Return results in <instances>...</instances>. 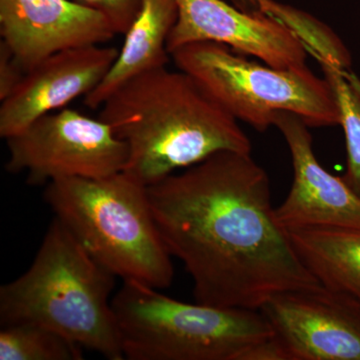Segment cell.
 <instances>
[{"mask_svg":"<svg viewBox=\"0 0 360 360\" xmlns=\"http://www.w3.org/2000/svg\"><path fill=\"white\" fill-rule=\"evenodd\" d=\"M156 225L184 264L196 302L259 310L272 296L321 285L277 221L266 172L224 150L148 186Z\"/></svg>","mask_w":360,"mask_h":360,"instance_id":"obj_1","label":"cell"},{"mask_svg":"<svg viewBox=\"0 0 360 360\" xmlns=\"http://www.w3.org/2000/svg\"><path fill=\"white\" fill-rule=\"evenodd\" d=\"M101 108L99 120L129 148L124 172L146 186L219 151L251 153L238 120L182 70L137 75Z\"/></svg>","mask_w":360,"mask_h":360,"instance_id":"obj_2","label":"cell"},{"mask_svg":"<svg viewBox=\"0 0 360 360\" xmlns=\"http://www.w3.org/2000/svg\"><path fill=\"white\" fill-rule=\"evenodd\" d=\"M116 277L54 217L30 269L0 288V323L39 324L110 360H123L111 305Z\"/></svg>","mask_w":360,"mask_h":360,"instance_id":"obj_3","label":"cell"},{"mask_svg":"<svg viewBox=\"0 0 360 360\" xmlns=\"http://www.w3.org/2000/svg\"><path fill=\"white\" fill-rule=\"evenodd\" d=\"M44 196L54 217L113 276L156 290L172 285V257L156 225L148 186L122 172L54 180Z\"/></svg>","mask_w":360,"mask_h":360,"instance_id":"obj_4","label":"cell"},{"mask_svg":"<svg viewBox=\"0 0 360 360\" xmlns=\"http://www.w3.org/2000/svg\"><path fill=\"white\" fill-rule=\"evenodd\" d=\"M158 290L123 281L112 296L124 359L236 360L274 335L260 310L182 302Z\"/></svg>","mask_w":360,"mask_h":360,"instance_id":"obj_5","label":"cell"},{"mask_svg":"<svg viewBox=\"0 0 360 360\" xmlns=\"http://www.w3.org/2000/svg\"><path fill=\"white\" fill-rule=\"evenodd\" d=\"M236 120L259 132L274 127L278 111H290L309 127H335L340 110L328 80L307 66L281 70L255 63L212 41L184 45L170 54Z\"/></svg>","mask_w":360,"mask_h":360,"instance_id":"obj_6","label":"cell"},{"mask_svg":"<svg viewBox=\"0 0 360 360\" xmlns=\"http://www.w3.org/2000/svg\"><path fill=\"white\" fill-rule=\"evenodd\" d=\"M6 170L25 172L32 186L63 179H99L124 172L127 143L110 125L63 108L37 118L6 139Z\"/></svg>","mask_w":360,"mask_h":360,"instance_id":"obj_7","label":"cell"},{"mask_svg":"<svg viewBox=\"0 0 360 360\" xmlns=\"http://www.w3.org/2000/svg\"><path fill=\"white\" fill-rule=\"evenodd\" d=\"M291 360H360V302L323 285L272 296L259 309Z\"/></svg>","mask_w":360,"mask_h":360,"instance_id":"obj_8","label":"cell"},{"mask_svg":"<svg viewBox=\"0 0 360 360\" xmlns=\"http://www.w3.org/2000/svg\"><path fill=\"white\" fill-rule=\"evenodd\" d=\"M175 1L179 16L167 40L170 54L184 45L212 41L281 70L307 66L309 51L300 37L267 14L245 13L222 0Z\"/></svg>","mask_w":360,"mask_h":360,"instance_id":"obj_9","label":"cell"},{"mask_svg":"<svg viewBox=\"0 0 360 360\" xmlns=\"http://www.w3.org/2000/svg\"><path fill=\"white\" fill-rule=\"evenodd\" d=\"M0 34L23 70L56 52L101 45L117 33L103 13L70 0H0Z\"/></svg>","mask_w":360,"mask_h":360,"instance_id":"obj_10","label":"cell"},{"mask_svg":"<svg viewBox=\"0 0 360 360\" xmlns=\"http://www.w3.org/2000/svg\"><path fill=\"white\" fill-rule=\"evenodd\" d=\"M274 127L283 134L293 165L290 193L276 208L278 224L286 231L307 227L360 229V196L342 177L321 167L309 125L295 113L278 111Z\"/></svg>","mask_w":360,"mask_h":360,"instance_id":"obj_11","label":"cell"},{"mask_svg":"<svg viewBox=\"0 0 360 360\" xmlns=\"http://www.w3.org/2000/svg\"><path fill=\"white\" fill-rule=\"evenodd\" d=\"M112 46L75 47L56 52L26 71L0 105V136L20 134L37 118L63 110L101 84L117 58Z\"/></svg>","mask_w":360,"mask_h":360,"instance_id":"obj_12","label":"cell"},{"mask_svg":"<svg viewBox=\"0 0 360 360\" xmlns=\"http://www.w3.org/2000/svg\"><path fill=\"white\" fill-rule=\"evenodd\" d=\"M179 16L175 0H142L136 20L125 33L124 44L106 77L84 97L92 110L101 108L125 82L148 71L165 68L167 40Z\"/></svg>","mask_w":360,"mask_h":360,"instance_id":"obj_13","label":"cell"},{"mask_svg":"<svg viewBox=\"0 0 360 360\" xmlns=\"http://www.w3.org/2000/svg\"><path fill=\"white\" fill-rule=\"evenodd\" d=\"M288 232L298 257L324 288L360 302V229L307 227Z\"/></svg>","mask_w":360,"mask_h":360,"instance_id":"obj_14","label":"cell"},{"mask_svg":"<svg viewBox=\"0 0 360 360\" xmlns=\"http://www.w3.org/2000/svg\"><path fill=\"white\" fill-rule=\"evenodd\" d=\"M0 360H82V347L60 333L33 323L1 326Z\"/></svg>","mask_w":360,"mask_h":360,"instance_id":"obj_15","label":"cell"},{"mask_svg":"<svg viewBox=\"0 0 360 360\" xmlns=\"http://www.w3.org/2000/svg\"><path fill=\"white\" fill-rule=\"evenodd\" d=\"M321 63L340 110V123L347 142V168L342 179L360 196V96L348 82L345 70L328 61Z\"/></svg>","mask_w":360,"mask_h":360,"instance_id":"obj_16","label":"cell"},{"mask_svg":"<svg viewBox=\"0 0 360 360\" xmlns=\"http://www.w3.org/2000/svg\"><path fill=\"white\" fill-rule=\"evenodd\" d=\"M99 11L110 21L117 34L124 35L136 20L142 0H75Z\"/></svg>","mask_w":360,"mask_h":360,"instance_id":"obj_17","label":"cell"},{"mask_svg":"<svg viewBox=\"0 0 360 360\" xmlns=\"http://www.w3.org/2000/svg\"><path fill=\"white\" fill-rule=\"evenodd\" d=\"M236 360H291V357L283 341L274 335L248 345Z\"/></svg>","mask_w":360,"mask_h":360,"instance_id":"obj_18","label":"cell"},{"mask_svg":"<svg viewBox=\"0 0 360 360\" xmlns=\"http://www.w3.org/2000/svg\"><path fill=\"white\" fill-rule=\"evenodd\" d=\"M13 53L4 42L0 44V101L6 99L25 77Z\"/></svg>","mask_w":360,"mask_h":360,"instance_id":"obj_19","label":"cell"},{"mask_svg":"<svg viewBox=\"0 0 360 360\" xmlns=\"http://www.w3.org/2000/svg\"><path fill=\"white\" fill-rule=\"evenodd\" d=\"M345 77L360 96V78L350 70H345Z\"/></svg>","mask_w":360,"mask_h":360,"instance_id":"obj_20","label":"cell"}]
</instances>
